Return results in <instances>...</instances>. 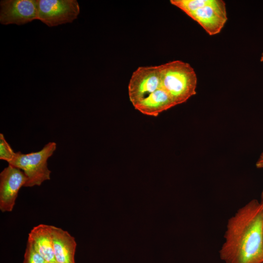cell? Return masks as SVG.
I'll use <instances>...</instances> for the list:
<instances>
[{
	"label": "cell",
	"instance_id": "cell-13",
	"mask_svg": "<svg viewBox=\"0 0 263 263\" xmlns=\"http://www.w3.org/2000/svg\"><path fill=\"white\" fill-rule=\"evenodd\" d=\"M256 167L259 169H263V152L261 153L256 163Z\"/></svg>",
	"mask_w": 263,
	"mask_h": 263
},
{
	"label": "cell",
	"instance_id": "cell-11",
	"mask_svg": "<svg viewBox=\"0 0 263 263\" xmlns=\"http://www.w3.org/2000/svg\"><path fill=\"white\" fill-rule=\"evenodd\" d=\"M16 152L6 140L3 134L0 133V159L8 163L14 158Z\"/></svg>",
	"mask_w": 263,
	"mask_h": 263
},
{
	"label": "cell",
	"instance_id": "cell-10",
	"mask_svg": "<svg viewBox=\"0 0 263 263\" xmlns=\"http://www.w3.org/2000/svg\"><path fill=\"white\" fill-rule=\"evenodd\" d=\"M27 242L47 263L55 261L52 225L40 224L34 226L28 234Z\"/></svg>",
	"mask_w": 263,
	"mask_h": 263
},
{
	"label": "cell",
	"instance_id": "cell-3",
	"mask_svg": "<svg viewBox=\"0 0 263 263\" xmlns=\"http://www.w3.org/2000/svg\"><path fill=\"white\" fill-rule=\"evenodd\" d=\"M160 67L165 90L175 105L186 102L196 94L197 75L189 63L173 60L160 65Z\"/></svg>",
	"mask_w": 263,
	"mask_h": 263
},
{
	"label": "cell",
	"instance_id": "cell-14",
	"mask_svg": "<svg viewBox=\"0 0 263 263\" xmlns=\"http://www.w3.org/2000/svg\"><path fill=\"white\" fill-rule=\"evenodd\" d=\"M260 202L263 206V190L261 193V200Z\"/></svg>",
	"mask_w": 263,
	"mask_h": 263
},
{
	"label": "cell",
	"instance_id": "cell-2",
	"mask_svg": "<svg viewBox=\"0 0 263 263\" xmlns=\"http://www.w3.org/2000/svg\"><path fill=\"white\" fill-rule=\"evenodd\" d=\"M128 93L134 107L163 106L171 100L162 83L160 65L138 67L131 76Z\"/></svg>",
	"mask_w": 263,
	"mask_h": 263
},
{
	"label": "cell",
	"instance_id": "cell-7",
	"mask_svg": "<svg viewBox=\"0 0 263 263\" xmlns=\"http://www.w3.org/2000/svg\"><path fill=\"white\" fill-rule=\"evenodd\" d=\"M0 22L21 25L38 19V0H2L0 2Z\"/></svg>",
	"mask_w": 263,
	"mask_h": 263
},
{
	"label": "cell",
	"instance_id": "cell-12",
	"mask_svg": "<svg viewBox=\"0 0 263 263\" xmlns=\"http://www.w3.org/2000/svg\"><path fill=\"white\" fill-rule=\"evenodd\" d=\"M22 263H47L27 242Z\"/></svg>",
	"mask_w": 263,
	"mask_h": 263
},
{
	"label": "cell",
	"instance_id": "cell-16",
	"mask_svg": "<svg viewBox=\"0 0 263 263\" xmlns=\"http://www.w3.org/2000/svg\"><path fill=\"white\" fill-rule=\"evenodd\" d=\"M57 263L56 262H51V263Z\"/></svg>",
	"mask_w": 263,
	"mask_h": 263
},
{
	"label": "cell",
	"instance_id": "cell-1",
	"mask_svg": "<svg viewBox=\"0 0 263 263\" xmlns=\"http://www.w3.org/2000/svg\"><path fill=\"white\" fill-rule=\"evenodd\" d=\"M219 251L225 263H263V206L252 200L227 222Z\"/></svg>",
	"mask_w": 263,
	"mask_h": 263
},
{
	"label": "cell",
	"instance_id": "cell-15",
	"mask_svg": "<svg viewBox=\"0 0 263 263\" xmlns=\"http://www.w3.org/2000/svg\"><path fill=\"white\" fill-rule=\"evenodd\" d=\"M260 61L263 62V52L262 53L260 57Z\"/></svg>",
	"mask_w": 263,
	"mask_h": 263
},
{
	"label": "cell",
	"instance_id": "cell-9",
	"mask_svg": "<svg viewBox=\"0 0 263 263\" xmlns=\"http://www.w3.org/2000/svg\"><path fill=\"white\" fill-rule=\"evenodd\" d=\"M53 250L57 263H75L76 242L75 238L61 228L52 225Z\"/></svg>",
	"mask_w": 263,
	"mask_h": 263
},
{
	"label": "cell",
	"instance_id": "cell-6",
	"mask_svg": "<svg viewBox=\"0 0 263 263\" xmlns=\"http://www.w3.org/2000/svg\"><path fill=\"white\" fill-rule=\"evenodd\" d=\"M38 1V19L49 27L72 22L80 13L79 5L76 0Z\"/></svg>",
	"mask_w": 263,
	"mask_h": 263
},
{
	"label": "cell",
	"instance_id": "cell-5",
	"mask_svg": "<svg viewBox=\"0 0 263 263\" xmlns=\"http://www.w3.org/2000/svg\"><path fill=\"white\" fill-rule=\"evenodd\" d=\"M56 148V144L50 142L38 151L26 154L18 151L8 164L24 172L27 178L25 187L39 186L45 181L50 179L51 171L48 168L47 160Z\"/></svg>",
	"mask_w": 263,
	"mask_h": 263
},
{
	"label": "cell",
	"instance_id": "cell-8",
	"mask_svg": "<svg viewBox=\"0 0 263 263\" xmlns=\"http://www.w3.org/2000/svg\"><path fill=\"white\" fill-rule=\"evenodd\" d=\"M27 178L20 169L12 165L4 168L0 173V210L12 211L19 191L24 187Z\"/></svg>",
	"mask_w": 263,
	"mask_h": 263
},
{
	"label": "cell",
	"instance_id": "cell-4",
	"mask_svg": "<svg viewBox=\"0 0 263 263\" xmlns=\"http://www.w3.org/2000/svg\"><path fill=\"white\" fill-rule=\"evenodd\" d=\"M170 2L196 21L210 36L220 33L227 20L223 0H170Z\"/></svg>",
	"mask_w": 263,
	"mask_h": 263
}]
</instances>
